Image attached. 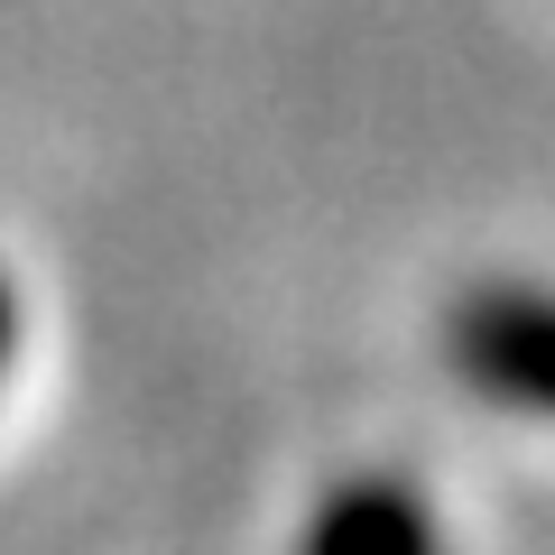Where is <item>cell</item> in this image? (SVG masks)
<instances>
[{
  "mask_svg": "<svg viewBox=\"0 0 555 555\" xmlns=\"http://www.w3.org/2000/svg\"><path fill=\"white\" fill-rule=\"evenodd\" d=\"M10 361H20V297H10V278H0V379H10Z\"/></svg>",
  "mask_w": 555,
  "mask_h": 555,
  "instance_id": "cell-3",
  "label": "cell"
},
{
  "mask_svg": "<svg viewBox=\"0 0 555 555\" xmlns=\"http://www.w3.org/2000/svg\"><path fill=\"white\" fill-rule=\"evenodd\" d=\"M444 361L473 398L555 416V287H528V278L463 287L454 315H444Z\"/></svg>",
  "mask_w": 555,
  "mask_h": 555,
  "instance_id": "cell-1",
  "label": "cell"
},
{
  "mask_svg": "<svg viewBox=\"0 0 555 555\" xmlns=\"http://www.w3.org/2000/svg\"><path fill=\"white\" fill-rule=\"evenodd\" d=\"M297 555H444V528L426 509V491L398 473H352L315 500Z\"/></svg>",
  "mask_w": 555,
  "mask_h": 555,
  "instance_id": "cell-2",
  "label": "cell"
}]
</instances>
